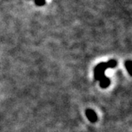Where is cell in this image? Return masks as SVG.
<instances>
[{"mask_svg": "<svg viewBox=\"0 0 132 132\" xmlns=\"http://www.w3.org/2000/svg\"><path fill=\"white\" fill-rule=\"evenodd\" d=\"M116 65H117L116 60H110L108 62H102L96 66L95 70H94L95 78L96 80L100 81V86L102 88H107L110 84L109 78H108L104 74L105 70L108 69L116 68Z\"/></svg>", "mask_w": 132, "mask_h": 132, "instance_id": "6da1fadb", "label": "cell"}, {"mask_svg": "<svg viewBox=\"0 0 132 132\" xmlns=\"http://www.w3.org/2000/svg\"><path fill=\"white\" fill-rule=\"evenodd\" d=\"M86 116H87L88 119L91 122H96V121L97 120L96 114L95 113V111H93L91 110V109L86 110Z\"/></svg>", "mask_w": 132, "mask_h": 132, "instance_id": "7a4b0ae2", "label": "cell"}, {"mask_svg": "<svg viewBox=\"0 0 132 132\" xmlns=\"http://www.w3.org/2000/svg\"><path fill=\"white\" fill-rule=\"evenodd\" d=\"M34 3L37 6H42L45 4V0H34Z\"/></svg>", "mask_w": 132, "mask_h": 132, "instance_id": "3957f363", "label": "cell"}, {"mask_svg": "<svg viewBox=\"0 0 132 132\" xmlns=\"http://www.w3.org/2000/svg\"><path fill=\"white\" fill-rule=\"evenodd\" d=\"M125 66L127 67V71H128V72L130 74V67L131 66V61H126L125 62Z\"/></svg>", "mask_w": 132, "mask_h": 132, "instance_id": "277c9868", "label": "cell"}]
</instances>
